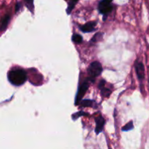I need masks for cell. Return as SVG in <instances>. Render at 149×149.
Masks as SVG:
<instances>
[{"mask_svg":"<svg viewBox=\"0 0 149 149\" xmlns=\"http://www.w3.org/2000/svg\"><path fill=\"white\" fill-rule=\"evenodd\" d=\"M100 90H101L100 93H101V95L103 96V97H109V96L111 95V91L108 88L103 87V88L100 89Z\"/></svg>","mask_w":149,"mask_h":149,"instance_id":"30bf717a","label":"cell"},{"mask_svg":"<svg viewBox=\"0 0 149 149\" xmlns=\"http://www.w3.org/2000/svg\"><path fill=\"white\" fill-rule=\"evenodd\" d=\"M112 0H102L98 5V10L100 13L103 14L104 15H106L108 13L111 12L112 7L111 5Z\"/></svg>","mask_w":149,"mask_h":149,"instance_id":"3957f363","label":"cell"},{"mask_svg":"<svg viewBox=\"0 0 149 149\" xmlns=\"http://www.w3.org/2000/svg\"><path fill=\"white\" fill-rule=\"evenodd\" d=\"M9 81L15 86H20L24 84L27 80V74L23 69L17 68L9 71L7 74Z\"/></svg>","mask_w":149,"mask_h":149,"instance_id":"6da1fadb","label":"cell"},{"mask_svg":"<svg viewBox=\"0 0 149 149\" xmlns=\"http://www.w3.org/2000/svg\"><path fill=\"white\" fill-rule=\"evenodd\" d=\"M20 7H21V4H20V2H17V4H16V7H15L16 12H17L19 10H20Z\"/></svg>","mask_w":149,"mask_h":149,"instance_id":"ac0fdd59","label":"cell"},{"mask_svg":"<svg viewBox=\"0 0 149 149\" xmlns=\"http://www.w3.org/2000/svg\"><path fill=\"white\" fill-rule=\"evenodd\" d=\"M72 41L75 43H81L82 42V37L79 34H74L72 36Z\"/></svg>","mask_w":149,"mask_h":149,"instance_id":"4fadbf2b","label":"cell"},{"mask_svg":"<svg viewBox=\"0 0 149 149\" xmlns=\"http://www.w3.org/2000/svg\"><path fill=\"white\" fill-rule=\"evenodd\" d=\"M24 1L26 2V6H27L28 7H29V9L31 10L32 8H33V0H24Z\"/></svg>","mask_w":149,"mask_h":149,"instance_id":"2e32d148","label":"cell"},{"mask_svg":"<svg viewBox=\"0 0 149 149\" xmlns=\"http://www.w3.org/2000/svg\"><path fill=\"white\" fill-rule=\"evenodd\" d=\"M102 37H103V33H97L95 35L92 39V42H97L98 41L101 40Z\"/></svg>","mask_w":149,"mask_h":149,"instance_id":"9a60e30c","label":"cell"},{"mask_svg":"<svg viewBox=\"0 0 149 149\" xmlns=\"http://www.w3.org/2000/svg\"><path fill=\"white\" fill-rule=\"evenodd\" d=\"M79 0H70L69 4H68V8H67V13H68V14H70V13H71V10H73V8H74V6H75L76 3Z\"/></svg>","mask_w":149,"mask_h":149,"instance_id":"7c38bea8","label":"cell"},{"mask_svg":"<svg viewBox=\"0 0 149 149\" xmlns=\"http://www.w3.org/2000/svg\"><path fill=\"white\" fill-rule=\"evenodd\" d=\"M133 128V122H132V121H130V122H128L127 125H125V126L122 128V130L124 131V132H127V131L132 130Z\"/></svg>","mask_w":149,"mask_h":149,"instance_id":"9c48e42d","label":"cell"},{"mask_svg":"<svg viewBox=\"0 0 149 149\" xmlns=\"http://www.w3.org/2000/svg\"><path fill=\"white\" fill-rule=\"evenodd\" d=\"M96 127H95V133L98 135L99 133L103 131V127L105 125V119L101 116H98L95 119Z\"/></svg>","mask_w":149,"mask_h":149,"instance_id":"8992f818","label":"cell"},{"mask_svg":"<svg viewBox=\"0 0 149 149\" xmlns=\"http://www.w3.org/2000/svg\"><path fill=\"white\" fill-rule=\"evenodd\" d=\"M89 88V83L87 81H84L82 84L81 85V87H79L78 90V93H77V97H76V105H78V103H79L80 100L82 98L83 96L84 95L85 93L87 92V90Z\"/></svg>","mask_w":149,"mask_h":149,"instance_id":"5b68a950","label":"cell"},{"mask_svg":"<svg viewBox=\"0 0 149 149\" xmlns=\"http://www.w3.org/2000/svg\"><path fill=\"white\" fill-rule=\"evenodd\" d=\"M93 102L94 101L91 100H84L80 102V105L82 107H90V106H93Z\"/></svg>","mask_w":149,"mask_h":149,"instance_id":"8fae6325","label":"cell"},{"mask_svg":"<svg viewBox=\"0 0 149 149\" xmlns=\"http://www.w3.org/2000/svg\"><path fill=\"white\" fill-rule=\"evenodd\" d=\"M96 23L95 22H89V23H86L84 26H82L81 27V31L86 32V33H88V32H92L95 30V27Z\"/></svg>","mask_w":149,"mask_h":149,"instance_id":"52a82bcc","label":"cell"},{"mask_svg":"<svg viewBox=\"0 0 149 149\" xmlns=\"http://www.w3.org/2000/svg\"><path fill=\"white\" fill-rule=\"evenodd\" d=\"M88 113H85V112L84 111H79V112H77V113H74V114L72 115V119H74V120H76V119H78L79 116H85V115H87Z\"/></svg>","mask_w":149,"mask_h":149,"instance_id":"5bb4252c","label":"cell"},{"mask_svg":"<svg viewBox=\"0 0 149 149\" xmlns=\"http://www.w3.org/2000/svg\"><path fill=\"white\" fill-rule=\"evenodd\" d=\"M135 68L138 79L142 81L145 78V67L143 63L137 60L135 63Z\"/></svg>","mask_w":149,"mask_h":149,"instance_id":"277c9868","label":"cell"},{"mask_svg":"<svg viewBox=\"0 0 149 149\" xmlns=\"http://www.w3.org/2000/svg\"><path fill=\"white\" fill-rule=\"evenodd\" d=\"M105 84H106V81H105L104 80H102V81H100V82L99 83V85H98L99 89H102L103 87H104Z\"/></svg>","mask_w":149,"mask_h":149,"instance_id":"e0dca14e","label":"cell"},{"mask_svg":"<svg viewBox=\"0 0 149 149\" xmlns=\"http://www.w3.org/2000/svg\"><path fill=\"white\" fill-rule=\"evenodd\" d=\"M102 71H103V68H102L101 64L97 61H95L93 62L89 66L87 71H88L89 75L93 78L97 77L101 74Z\"/></svg>","mask_w":149,"mask_h":149,"instance_id":"7a4b0ae2","label":"cell"},{"mask_svg":"<svg viewBox=\"0 0 149 149\" xmlns=\"http://www.w3.org/2000/svg\"><path fill=\"white\" fill-rule=\"evenodd\" d=\"M10 17L9 15H6L1 20V23H0V31H3L7 29V26L9 24V22H10Z\"/></svg>","mask_w":149,"mask_h":149,"instance_id":"ba28073f","label":"cell"}]
</instances>
